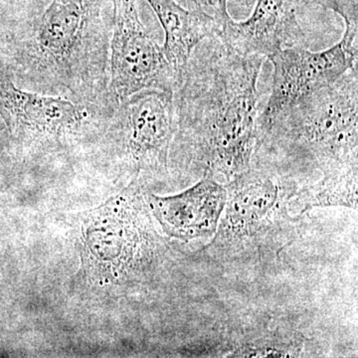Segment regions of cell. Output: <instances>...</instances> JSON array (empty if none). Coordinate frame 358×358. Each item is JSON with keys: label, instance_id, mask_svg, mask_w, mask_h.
Segmentation results:
<instances>
[{"label": "cell", "instance_id": "cell-1", "mask_svg": "<svg viewBox=\"0 0 358 358\" xmlns=\"http://www.w3.org/2000/svg\"><path fill=\"white\" fill-rule=\"evenodd\" d=\"M264 59L215 36L195 47L173 93V143L186 171L228 182L248 171L259 145L257 85Z\"/></svg>", "mask_w": 358, "mask_h": 358}, {"label": "cell", "instance_id": "cell-2", "mask_svg": "<svg viewBox=\"0 0 358 358\" xmlns=\"http://www.w3.org/2000/svg\"><path fill=\"white\" fill-rule=\"evenodd\" d=\"M358 68L307 96L259 136L268 164L322 173L357 162ZM267 162V160H266Z\"/></svg>", "mask_w": 358, "mask_h": 358}, {"label": "cell", "instance_id": "cell-3", "mask_svg": "<svg viewBox=\"0 0 358 358\" xmlns=\"http://www.w3.org/2000/svg\"><path fill=\"white\" fill-rule=\"evenodd\" d=\"M78 252L85 279L96 286L122 285L145 274L159 256V238L152 227L138 183L80 219Z\"/></svg>", "mask_w": 358, "mask_h": 358}, {"label": "cell", "instance_id": "cell-4", "mask_svg": "<svg viewBox=\"0 0 358 358\" xmlns=\"http://www.w3.org/2000/svg\"><path fill=\"white\" fill-rule=\"evenodd\" d=\"M227 200L217 231L205 248L212 255L257 253L289 231L291 200L298 188L289 174L262 159L226 183Z\"/></svg>", "mask_w": 358, "mask_h": 358}, {"label": "cell", "instance_id": "cell-5", "mask_svg": "<svg viewBox=\"0 0 358 358\" xmlns=\"http://www.w3.org/2000/svg\"><path fill=\"white\" fill-rule=\"evenodd\" d=\"M114 35L110 57V89L120 103L147 90L174 93L179 78L162 47L145 30L136 0H113Z\"/></svg>", "mask_w": 358, "mask_h": 358}, {"label": "cell", "instance_id": "cell-6", "mask_svg": "<svg viewBox=\"0 0 358 358\" xmlns=\"http://www.w3.org/2000/svg\"><path fill=\"white\" fill-rule=\"evenodd\" d=\"M357 58L358 53L350 50L343 40L324 51L293 46L268 56L274 67L272 91L259 115V136L301 100L331 86L348 71L358 68Z\"/></svg>", "mask_w": 358, "mask_h": 358}, {"label": "cell", "instance_id": "cell-7", "mask_svg": "<svg viewBox=\"0 0 358 358\" xmlns=\"http://www.w3.org/2000/svg\"><path fill=\"white\" fill-rule=\"evenodd\" d=\"M121 106L119 128L131 181L166 174L176 129L173 93L147 90Z\"/></svg>", "mask_w": 358, "mask_h": 358}, {"label": "cell", "instance_id": "cell-8", "mask_svg": "<svg viewBox=\"0 0 358 358\" xmlns=\"http://www.w3.org/2000/svg\"><path fill=\"white\" fill-rule=\"evenodd\" d=\"M217 1L219 28L215 37L239 53L264 58L288 47L306 48L303 9L326 8L322 0H258L249 20L237 22L228 11V0Z\"/></svg>", "mask_w": 358, "mask_h": 358}, {"label": "cell", "instance_id": "cell-9", "mask_svg": "<svg viewBox=\"0 0 358 358\" xmlns=\"http://www.w3.org/2000/svg\"><path fill=\"white\" fill-rule=\"evenodd\" d=\"M103 0H53L37 22L33 55L40 69L66 75L81 62L99 29Z\"/></svg>", "mask_w": 358, "mask_h": 358}, {"label": "cell", "instance_id": "cell-10", "mask_svg": "<svg viewBox=\"0 0 358 358\" xmlns=\"http://www.w3.org/2000/svg\"><path fill=\"white\" fill-rule=\"evenodd\" d=\"M0 115L13 136L25 145L54 143L74 136L88 119L82 106L22 91L8 80H0Z\"/></svg>", "mask_w": 358, "mask_h": 358}, {"label": "cell", "instance_id": "cell-11", "mask_svg": "<svg viewBox=\"0 0 358 358\" xmlns=\"http://www.w3.org/2000/svg\"><path fill=\"white\" fill-rule=\"evenodd\" d=\"M145 200L167 236L189 242L215 234L227 200V189L217 179L204 176L178 194H147Z\"/></svg>", "mask_w": 358, "mask_h": 358}, {"label": "cell", "instance_id": "cell-12", "mask_svg": "<svg viewBox=\"0 0 358 358\" xmlns=\"http://www.w3.org/2000/svg\"><path fill=\"white\" fill-rule=\"evenodd\" d=\"M145 1L152 7L164 28L166 40L162 50L181 82L195 47L217 33V15L199 9L183 8L173 0Z\"/></svg>", "mask_w": 358, "mask_h": 358}, {"label": "cell", "instance_id": "cell-13", "mask_svg": "<svg viewBox=\"0 0 358 358\" xmlns=\"http://www.w3.org/2000/svg\"><path fill=\"white\" fill-rule=\"evenodd\" d=\"M357 162L322 173V178L296 190L291 211L301 214L317 207L343 206L357 209Z\"/></svg>", "mask_w": 358, "mask_h": 358}, {"label": "cell", "instance_id": "cell-14", "mask_svg": "<svg viewBox=\"0 0 358 358\" xmlns=\"http://www.w3.org/2000/svg\"><path fill=\"white\" fill-rule=\"evenodd\" d=\"M188 6L192 9H199V10L205 11V13L212 14L217 10L218 1L217 0H186Z\"/></svg>", "mask_w": 358, "mask_h": 358}]
</instances>
